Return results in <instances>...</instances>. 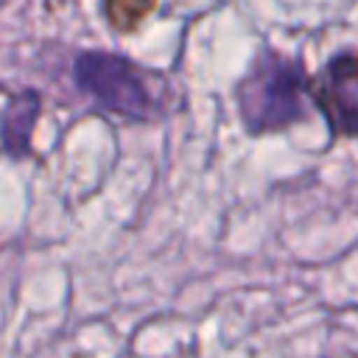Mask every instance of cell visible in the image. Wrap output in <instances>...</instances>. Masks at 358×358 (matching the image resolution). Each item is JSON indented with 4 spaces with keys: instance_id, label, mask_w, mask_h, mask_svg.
Wrapping results in <instances>:
<instances>
[{
    "instance_id": "3957f363",
    "label": "cell",
    "mask_w": 358,
    "mask_h": 358,
    "mask_svg": "<svg viewBox=\"0 0 358 358\" xmlns=\"http://www.w3.org/2000/svg\"><path fill=\"white\" fill-rule=\"evenodd\" d=\"M308 98L324 115L333 140L355 137L358 117V67L352 50L338 53L316 78H308Z\"/></svg>"
},
{
    "instance_id": "277c9868",
    "label": "cell",
    "mask_w": 358,
    "mask_h": 358,
    "mask_svg": "<svg viewBox=\"0 0 358 358\" xmlns=\"http://www.w3.org/2000/svg\"><path fill=\"white\" fill-rule=\"evenodd\" d=\"M39 95L36 92H22L8 101V106L0 115V151L11 159L31 157V137L34 126L39 120Z\"/></svg>"
},
{
    "instance_id": "7a4b0ae2",
    "label": "cell",
    "mask_w": 358,
    "mask_h": 358,
    "mask_svg": "<svg viewBox=\"0 0 358 358\" xmlns=\"http://www.w3.org/2000/svg\"><path fill=\"white\" fill-rule=\"evenodd\" d=\"M73 76L78 90L109 115L143 123L159 112L154 76L117 53H81Z\"/></svg>"
},
{
    "instance_id": "6da1fadb",
    "label": "cell",
    "mask_w": 358,
    "mask_h": 358,
    "mask_svg": "<svg viewBox=\"0 0 358 358\" xmlns=\"http://www.w3.org/2000/svg\"><path fill=\"white\" fill-rule=\"evenodd\" d=\"M235 98L246 134H277L308 117V76L296 59L266 50L241 78Z\"/></svg>"
}]
</instances>
